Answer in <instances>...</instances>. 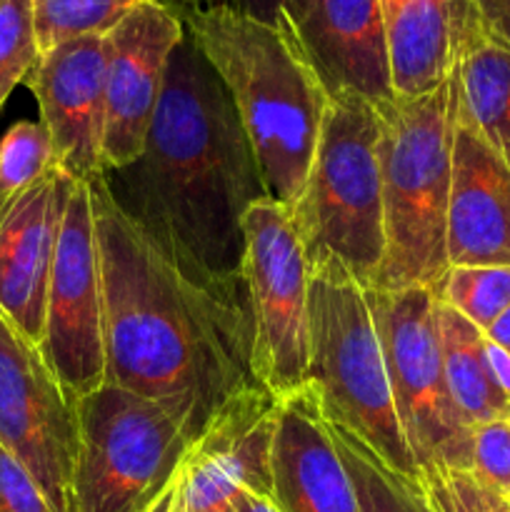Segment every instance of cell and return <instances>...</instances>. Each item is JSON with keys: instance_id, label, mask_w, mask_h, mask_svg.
I'll use <instances>...</instances> for the list:
<instances>
[{"instance_id": "cell-1", "label": "cell", "mask_w": 510, "mask_h": 512, "mask_svg": "<svg viewBox=\"0 0 510 512\" xmlns=\"http://www.w3.org/2000/svg\"><path fill=\"white\" fill-rule=\"evenodd\" d=\"M103 273L105 383L168 408L193 443L253 375L243 275H215L165 250L103 178L90 183Z\"/></svg>"}, {"instance_id": "cell-2", "label": "cell", "mask_w": 510, "mask_h": 512, "mask_svg": "<svg viewBox=\"0 0 510 512\" xmlns=\"http://www.w3.org/2000/svg\"><path fill=\"white\" fill-rule=\"evenodd\" d=\"M115 203L165 250L215 275H243V215L268 198L238 110L185 30L145 150L103 175Z\"/></svg>"}, {"instance_id": "cell-3", "label": "cell", "mask_w": 510, "mask_h": 512, "mask_svg": "<svg viewBox=\"0 0 510 512\" xmlns=\"http://www.w3.org/2000/svg\"><path fill=\"white\" fill-rule=\"evenodd\" d=\"M178 15L238 110L265 195L293 210L313 165L328 93L280 25L225 8Z\"/></svg>"}, {"instance_id": "cell-4", "label": "cell", "mask_w": 510, "mask_h": 512, "mask_svg": "<svg viewBox=\"0 0 510 512\" xmlns=\"http://www.w3.org/2000/svg\"><path fill=\"white\" fill-rule=\"evenodd\" d=\"M458 75L380 113L385 255L373 290L435 288L450 270L445 253L458 128Z\"/></svg>"}, {"instance_id": "cell-5", "label": "cell", "mask_w": 510, "mask_h": 512, "mask_svg": "<svg viewBox=\"0 0 510 512\" xmlns=\"http://www.w3.org/2000/svg\"><path fill=\"white\" fill-rule=\"evenodd\" d=\"M308 388L330 425L363 440L388 468L420 478L390 395L363 285L333 255L310 260Z\"/></svg>"}, {"instance_id": "cell-6", "label": "cell", "mask_w": 510, "mask_h": 512, "mask_svg": "<svg viewBox=\"0 0 510 512\" xmlns=\"http://www.w3.org/2000/svg\"><path fill=\"white\" fill-rule=\"evenodd\" d=\"M308 263L333 255L365 290L375 288L385 255L380 113L370 100H328L318 148L298 203L288 210Z\"/></svg>"}, {"instance_id": "cell-7", "label": "cell", "mask_w": 510, "mask_h": 512, "mask_svg": "<svg viewBox=\"0 0 510 512\" xmlns=\"http://www.w3.org/2000/svg\"><path fill=\"white\" fill-rule=\"evenodd\" d=\"M188 448L168 408L103 383L78 398L73 512H145L178 475Z\"/></svg>"}, {"instance_id": "cell-8", "label": "cell", "mask_w": 510, "mask_h": 512, "mask_svg": "<svg viewBox=\"0 0 510 512\" xmlns=\"http://www.w3.org/2000/svg\"><path fill=\"white\" fill-rule=\"evenodd\" d=\"M383 348L390 395L420 475L473 468V428L463 423L443 368L430 288L365 290Z\"/></svg>"}, {"instance_id": "cell-9", "label": "cell", "mask_w": 510, "mask_h": 512, "mask_svg": "<svg viewBox=\"0 0 510 512\" xmlns=\"http://www.w3.org/2000/svg\"><path fill=\"white\" fill-rule=\"evenodd\" d=\"M240 273L253 318V375L283 400L308 388L310 263L283 205L258 200L243 215Z\"/></svg>"}, {"instance_id": "cell-10", "label": "cell", "mask_w": 510, "mask_h": 512, "mask_svg": "<svg viewBox=\"0 0 510 512\" xmlns=\"http://www.w3.org/2000/svg\"><path fill=\"white\" fill-rule=\"evenodd\" d=\"M0 443L25 465L55 512H73L78 398L40 345L0 313Z\"/></svg>"}, {"instance_id": "cell-11", "label": "cell", "mask_w": 510, "mask_h": 512, "mask_svg": "<svg viewBox=\"0 0 510 512\" xmlns=\"http://www.w3.org/2000/svg\"><path fill=\"white\" fill-rule=\"evenodd\" d=\"M40 353L75 398L105 383L103 273L90 183L75 180L60 225Z\"/></svg>"}, {"instance_id": "cell-12", "label": "cell", "mask_w": 510, "mask_h": 512, "mask_svg": "<svg viewBox=\"0 0 510 512\" xmlns=\"http://www.w3.org/2000/svg\"><path fill=\"white\" fill-rule=\"evenodd\" d=\"M183 38V18L160 0H138L105 33L103 175L143 155L170 55Z\"/></svg>"}, {"instance_id": "cell-13", "label": "cell", "mask_w": 510, "mask_h": 512, "mask_svg": "<svg viewBox=\"0 0 510 512\" xmlns=\"http://www.w3.org/2000/svg\"><path fill=\"white\" fill-rule=\"evenodd\" d=\"M275 25L293 40L328 98L355 93L375 108L395 98L380 0H283Z\"/></svg>"}, {"instance_id": "cell-14", "label": "cell", "mask_w": 510, "mask_h": 512, "mask_svg": "<svg viewBox=\"0 0 510 512\" xmlns=\"http://www.w3.org/2000/svg\"><path fill=\"white\" fill-rule=\"evenodd\" d=\"M275 425L278 398L265 388L230 398L185 453V510L230 512L240 488L273 498Z\"/></svg>"}, {"instance_id": "cell-15", "label": "cell", "mask_w": 510, "mask_h": 512, "mask_svg": "<svg viewBox=\"0 0 510 512\" xmlns=\"http://www.w3.org/2000/svg\"><path fill=\"white\" fill-rule=\"evenodd\" d=\"M25 83L38 100L58 168L83 183L103 178L105 35L45 50Z\"/></svg>"}, {"instance_id": "cell-16", "label": "cell", "mask_w": 510, "mask_h": 512, "mask_svg": "<svg viewBox=\"0 0 510 512\" xmlns=\"http://www.w3.org/2000/svg\"><path fill=\"white\" fill-rule=\"evenodd\" d=\"M75 178L55 165L33 188L0 203V313L40 345L60 225Z\"/></svg>"}, {"instance_id": "cell-17", "label": "cell", "mask_w": 510, "mask_h": 512, "mask_svg": "<svg viewBox=\"0 0 510 512\" xmlns=\"http://www.w3.org/2000/svg\"><path fill=\"white\" fill-rule=\"evenodd\" d=\"M270 500L280 512H363L310 388L278 400Z\"/></svg>"}, {"instance_id": "cell-18", "label": "cell", "mask_w": 510, "mask_h": 512, "mask_svg": "<svg viewBox=\"0 0 510 512\" xmlns=\"http://www.w3.org/2000/svg\"><path fill=\"white\" fill-rule=\"evenodd\" d=\"M445 253L450 268H510V168L458 120Z\"/></svg>"}, {"instance_id": "cell-19", "label": "cell", "mask_w": 510, "mask_h": 512, "mask_svg": "<svg viewBox=\"0 0 510 512\" xmlns=\"http://www.w3.org/2000/svg\"><path fill=\"white\" fill-rule=\"evenodd\" d=\"M470 0H380L390 83L418 98L450 78Z\"/></svg>"}, {"instance_id": "cell-20", "label": "cell", "mask_w": 510, "mask_h": 512, "mask_svg": "<svg viewBox=\"0 0 510 512\" xmlns=\"http://www.w3.org/2000/svg\"><path fill=\"white\" fill-rule=\"evenodd\" d=\"M458 120L510 168V48L490 38L473 3L460 30Z\"/></svg>"}, {"instance_id": "cell-21", "label": "cell", "mask_w": 510, "mask_h": 512, "mask_svg": "<svg viewBox=\"0 0 510 512\" xmlns=\"http://www.w3.org/2000/svg\"><path fill=\"white\" fill-rule=\"evenodd\" d=\"M445 380L450 398L468 428L510 418V398L498 388L485 358V335L458 310L435 298Z\"/></svg>"}, {"instance_id": "cell-22", "label": "cell", "mask_w": 510, "mask_h": 512, "mask_svg": "<svg viewBox=\"0 0 510 512\" xmlns=\"http://www.w3.org/2000/svg\"><path fill=\"white\" fill-rule=\"evenodd\" d=\"M330 425V423H328ZM330 435L358 493L363 512H433L418 480L405 478L383 463L368 445L345 428L330 425Z\"/></svg>"}, {"instance_id": "cell-23", "label": "cell", "mask_w": 510, "mask_h": 512, "mask_svg": "<svg viewBox=\"0 0 510 512\" xmlns=\"http://www.w3.org/2000/svg\"><path fill=\"white\" fill-rule=\"evenodd\" d=\"M138 0H30L40 53L83 35H105Z\"/></svg>"}, {"instance_id": "cell-24", "label": "cell", "mask_w": 510, "mask_h": 512, "mask_svg": "<svg viewBox=\"0 0 510 512\" xmlns=\"http://www.w3.org/2000/svg\"><path fill=\"white\" fill-rule=\"evenodd\" d=\"M435 298L458 310L465 320L485 333L510 305V268L503 265L450 268L435 288Z\"/></svg>"}, {"instance_id": "cell-25", "label": "cell", "mask_w": 510, "mask_h": 512, "mask_svg": "<svg viewBox=\"0 0 510 512\" xmlns=\"http://www.w3.org/2000/svg\"><path fill=\"white\" fill-rule=\"evenodd\" d=\"M55 165L53 143L40 120L10 125L0 138V203L33 188Z\"/></svg>"}, {"instance_id": "cell-26", "label": "cell", "mask_w": 510, "mask_h": 512, "mask_svg": "<svg viewBox=\"0 0 510 512\" xmlns=\"http://www.w3.org/2000/svg\"><path fill=\"white\" fill-rule=\"evenodd\" d=\"M40 58L30 0H0V108Z\"/></svg>"}, {"instance_id": "cell-27", "label": "cell", "mask_w": 510, "mask_h": 512, "mask_svg": "<svg viewBox=\"0 0 510 512\" xmlns=\"http://www.w3.org/2000/svg\"><path fill=\"white\" fill-rule=\"evenodd\" d=\"M418 483L433 512H510V498L485 488L470 473L428 470Z\"/></svg>"}, {"instance_id": "cell-28", "label": "cell", "mask_w": 510, "mask_h": 512, "mask_svg": "<svg viewBox=\"0 0 510 512\" xmlns=\"http://www.w3.org/2000/svg\"><path fill=\"white\" fill-rule=\"evenodd\" d=\"M478 483L510 498V418L473 428V468Z\"/></svg>"}, {"instance_id": "cell-29", "label": "cell", "mask_w": 510, "mask_h": 512, "mask_svg": "<svg viewBox=\"0 0 510 512\" xmlns=\"http://www.w3.org/2000/svg\"><path fill=\"white\" fill-rule=\"evenodd\" d=\"M0 512H55L25 465L0 443Z\"/></svg>"}, {"instance_id": "cell-30", "label": "cell", "mask_w": 510, "mask_h": 512, "mask_svg": "<svg viewBox=\"0 0 510 512\" xmlns=\"http://www.w3.org/2000/svg\"><path fill=\"white\" fill-rule=\"evenodd\" d=\"M470 3L485 33L510 48V0H470Z\"/></svg>"}, {"instance_id": "cell-31", "label": "cell", "mask_w": 510, "mask_h": 512, "mask_svg": "<svg viewBox=\"0 0 510 512\" xmlns=\"http://www.w3.org/2000/svg\"><path fill=\"white\" fill-rule=\"evenodd\" d=\"M283 0H210V8H225L233 13L250 15V18L275 23V15Z\"/></svg>"}, {"instance_id": "cell-32", "label": "cell", "mask_w": 510, "mask_h": 512, "mask_svg": "<svg viewBox=\"0 0 510 512\" xmlns=\"http://www.w3.org/2000/svg\"><path fill=\"white\" fill-rule=\"evenodd\" d=\"M145 512H188L185 510V485H183V465H180L178 475L170 480L168 488L153 500Z\"/></svg>"}, {"instance_id": "cell-33", "label": "cell", "mask_w": 510, "mask_h": 512, "mask_svg": "<svg viewBox=\"0 0 510 512\" xmlns=\"http://www.w3.org/2000/svg\"><path fill=\"white\" fill-rule=\"evenodd\" d=\"M485 358H488L490 373H493L498 388L510 398V355L485 338Z\"/></svg>"}, {"instance_id": "cell-34", "label": "cell", "mask_w": 510, "mask_h": 512, "mask_svg": "<svg viewBox=\"0 0 510 512\" xmlns=\"http://www.w3.org/2000/svg\"><path fill=\"white\" fill-rule=\"evenodd\" d=\"M233 510L235 512H280L273 500L265 498V495L253 493V490L248 488H240L238 493L233 495Z\"/></svg>"}, {"instance_id": "cell-35", "label": "cell", "mask_w": 510, "mask_h": 512, "mask_svg": "<svg viewBox=\"0 0 510 512\" xmlns=\"http://www.w3.org/2000/svg\"><path fill=\"white\" fill-rule=\"evenodd\" d=\"M483 335L490 340V343H495L498 348H503L505 353L510 355V305L500 313V318L495 320Z\"/></svg>"}, {"instance_id": "cell-36", "label": "cell", "mask_w": 510, "mask_h": 512, "mask_svg": "<svg viewBox=\"0 0 510 512\" xmlns=\"http://www.w3.org/2000/svg\"><path fill=\"white\" fill-rule=\"evenodd\" d=\"M175 10H208L210 0H170Z\"/></svg>"}, {"instance_id": "cell-37", "label": "cell", "mask_w": 510, "mask_h": 512, "mask_svg": "<svg viewBox=\"0 0 510 512\" xmlns=\"http://www.w3.org/2000/svg\"><path fill=\"white\" fill-rule=\"evenodd\" d=\"M160 3H168L170 5V0H160Z\"/></svg>"}, {"instance_id": "cell-38", "label": "cell", "mask_w": 510, "mask_h": 512, "mask_svg": "<svg viewBox=\"0 0 510 512\" xmlns=\"http://www.w3.org/2000/svg\"><path fill=\"white\" fill-rule=\"evenodd\" d=\"M230 512H235V510H230Z\"/></svg>"}]
</instances>
